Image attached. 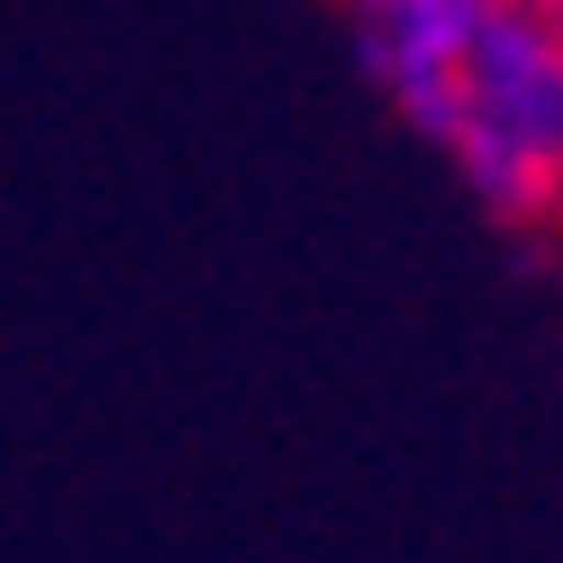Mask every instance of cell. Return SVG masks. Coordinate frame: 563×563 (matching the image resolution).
<instances>
[]
</instances>
